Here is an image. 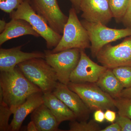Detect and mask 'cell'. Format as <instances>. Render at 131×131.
<instances>
[{
	"label": "cell",
	"instance_id": "cell-3",
	"mask_svg": "<svg viewBox=\"0 0 131 131\" xmlns=\"http://www.w3.org/2000/svg\"><path fill=\"white\" fill-rule=\"evenodd\" d=\"M77 14L74 7L70 9L62 38L56 47L51 50L52 52L56 53L69 49L85 50L90 48L88 34L79 20Z\"/></svg>",
	"mask_w": 131,
	"mask_h": 131
},
{
	"label": "cell",
	"instance_id": "cell-33",
	"mask_svg": "<svg viewBox=\"0 0 131 131\" xmlns=\"http://www.w3.org/2000/svg\"><path fill=\"white\" fill-rule=\"evenodd\" d=\"M7 24L6 21L3 20H0V32L1 33H2L6 28Z\"/></svg>",
	"mask_w": 131,
	"mask_h": 131
},
{
	"label": "cell",
	"instance_id": "cell-32",
	"mask_svg": "<svg viewBox=\"0 0 131 131\" xmlns=\"http://www.w3.org/2000/svg\"><path fill=\"white\" fill-rule=\"evenodd\" d=\"M26 130L28 131H38L37 128L34 122L31 120L27 127Z\"/></svg>",
	"mask_w": 131,
	"mask_h": 131
},
{
	"label": "cell",
	"instance_id": "cell-17",
	"mask_svg": "<svg viewBox=\"0 0 131 131\" xmlns=\"http://www.w3.org/2000/svg\"><path fill=\"white\" fill-rule=\"evenodd\" d=\"M31 118L38 131H63L59 129V125L56 118L44 103L32 112Z\"/></svg>",
	"mask_w": 131,
	"mask_h": 131
},
{
	"label": "cell",
	"instance_id": "cell-24",
	"mask_svg": "<svg viewBox=\"0 0 131 131\" xmlns=\"http://www.w3.org/2000/svg\"><path fill=\"white\" fill-rule=\"evenodd\" d=\"M24 0H0V9L5 13H11L17 9Z\"/></svg>",
	"mask_w": 131,
	"mask_h": 131
},
{
	"label": "cell",
	"instance_id": "cell-29",
	"mask_svg": "<svg viewBox=\"0 0 131 131\" xmlns=\"http://www.w3.org/2000/svg\"><path fill=\"white\" fill-rule=\"evenodd\" d=\"M101 131H121V129L119 124L115 122L105 129H102Z\"/></svg>",
	"mask_w": 131,
	"mask_h": 131
},
{
	"label": "cell",
	"instance_id": "cell-13",
	"mask_svg": "<svg viewBox=\"0 0 131 131\" xmlns=\"http://www.w3.org/2000/svg\"><path fill=\"white\" fill-rule=\"evenodd\" d=\"M25 45L10 49H0V71L13 70L19 64L30 59L39 58L45 59V53L39 51L24 52L21 51Z\"/></svg>",
	"mask_w": 131,
	"mask_h": 131
},
{
	"label": "cell",
	"instance_id": "cell-12",
	"mask_svg": "<svg viewBox=\"0 0 131 131\" xmlns=\"http://www.w3.org/2000/svg\"><path fill=\"white\" fill-rule=\"evenodd\" d=\"M81 17L92 23L107 25L113 18L108 0H82Z\"/></svg>",
	"mask_w": 131,
	"mask_h": 131
},
{
	"label": "cell",
	"instance_id": "cell-16",
	"mask_svg": "<svg viewBox=\"0 0 131 131\" xmlns=\"http://www.w3.org/2000/svg\"><path fill=\"white\" fill-rule=\"evenodd\" d=\"M44 103L49 108L60 125L66 121L77 120L74 113L52 93L43 94Z\"/></svg>",
	"mask_w": 131,
	"mask_h": 131
},
{
	"label": "cell",
	"instance_id": "cell-25",
	"mask_svg": "<svg viewBox=\"0 0 131 131\" xmlns=\"http://www.w3.org/2000/svg\"><path fill=\"white\" fill-rule=\"evenodd\" d=\"M115 122L120 126L121 131H131V119L130 118L118 114Z\"/></svg>",
	"mask_w": 131,
	"mask_h": 131
},
{
	"label": "cell",
	"instance_id": "cell-21",
	"mask_svg": "<svg viewBox=\"0 0 131 131\" xmlns=\"http://www.w3.org/2000/svg\"><path fill=\"white\" fill-rule=\"evenodd\" d=\"M98 122L94 119L89 121H77L76 120L70 121L69 131H101V128Z\"/></svg>",
	"mask_w": 131,
	"mask_h": 131
},
{
	"label": "cell",
	"instance_id": "cell-1",
	"mask_svg": "<svg viewBox=\"0 0 131 131\" xmlns=\"http://www.w3.org/2000/svg\"><path fill=\"white\" fill-rule=\"evenodd\" d=\"M0 88L2 90L3 100L13 114L31 95L42 92L25 77L17 66L13 70L1 71Z\"/></svg>",
	"mask_w": 131,
	"mask_h": 131
},
{
	"label": "cell",
	"instance_id": "cell-4",
	"mask_svg": "<svg viewBox=\"0 0 131 131\" xmlns=\"http://www.w3.org/2000/svg\"><path fill=\"white\" fill-rule=\"evenodd\" d=\"M9 15L12 19H21L30 24L45 40L47 49H54L60 42L62 35L50 27L46 21L34 10L27 0H24L18 7Z\"/></svg>",
	"mask_w": 131,
	"mask_h": 131
},
{
	"label": "cell",
	"instance_id": "cell-20",
	"mask_svg": "<svg viewBox=\"0 0 131 131\" xmlns=\"http://www.w3.org/2000/svg\"><path fill=\"white\" fill-rule=\"evenodd\" d=\"M13 114L9 106L3 100L2 90L0 88V131H10L9 117Z\"/></svg>",
	"mask_w": 131,
	"mask_h": 131
},
{
	"label": "cell",
	"instance_id": "cell-22",
	"mask_svg": "<svg viewBox=\"0 0 131 131\" xmlns=\"http://www.w3.org/2000/svg\"><path fill=\"white\" fill-rule=\"evenodd\" d=\"M112 70L124 88H131V66H120Z\"/></svg>",
	"mask_w": 131,
	"mask_h": 131
},
{
	"label": "cell",
	"instance_id": "cell-5",
	"mask_svg": "<svg viewBox=\"0 0 131 131\" xmlns=\"http://www.w3.org/2000/svg\"><path fill=\"white\" fill-rule=\"evenodd\" d=\"M81 21L88 34L91 43V54L93 58H96L98 52L106 45L131 36L130 28L115 29L108 27L105 25L89 22L84 19Z\"/></svg>",
	"mask_w": 131,
	"mask_h": 131
},
{
	"label": "cell",
	"instance_id": "cell-6",
	"mask_svg": "<svg viewBox=\"0 0 131 131\" xmlns=\"http://www.w3.org/2000/svg\"><path fill=\"white\" fill-rule=\"evenodd\" d=\"M68 86L80 96L91 111L112 110L115 107L114 98L103 91L96 83L70 82Z\"/></svg>",
	"mask_w": 131,
	"mask_h": 131
},
{
	"label": "cell",
	"instance_id": "cell-10",
	"mask_svg": "<svg viewBox=\"0 0 131 131\" xmlns=\"http://www.w3.org/2000/svg\"><path fill=\"white\" fill-rule=\"evenodd\" d=\"M107 69L95 63L87 56L84 50H81L80 61L71 73L70 81L75 83H96L101 75Z\"/></svg>",
	"mask_w": 131,
	"mask_h": 131
},
{
	"label": "cell",
	"instance_id": "cell-15",
	"mask_svg": "<svg viewBox=\"0 0 131 131\" xmlns=\"http://www.w3.org/2000/svg\"><path fill=\"white\" fill-rule=\"evenodd\" d=\"M26 35H32L36 37L40 36L27 21L21 19H12L0 34V45L13 39Z\"/></svg>",
	"mask_w": 131,
	"mask_h": 131
},
{
	"label": "cell",
	"instance_id": "cell-2",
	"mask_svg": "<svg viewBox=\"0 0 131 131\" xmlns=\"http://www.w3.org/2000/svg\"><path fill=\"white\" fill-rule=\"evenodd\" d=\"M24 75L43 94L52 93L58 82L56 71L45 59H30L17 65Z\"/></svg>",
	"mask_w": 131,
	"mask_h": 131
},
{
	"label": "cell",
	"instance_id": "cell-23",
	"mask_svg": "<svg viewBox=\"0 0 131 131\" xmlns=\"http://www.w3.org/2000/svg\"><path fill=\"white\" fill-rule=\"evenodd\" d=\"M115 105L118 110V114L131 119V98L119 97L114 99Z\"/></svg>",
	"mask_w": 131,
	"mask_h": 131
},
{
	"label": "cell",
	"instance_id": "cell-27",
	"mask_svg": "<svg viewBox=\"0 0 131 131\" xmlns=\"http://www.w3.org/2000/svg\"><path fill=\"white\" fill-rule=\"evenodd\" d=\"M105 119L108 122L113 123L116 120L117 115L116 113L111 109L106 110L105 113Z\"/></svg>",
	"mask_w": 131,
	"mask_h": 131
},
{
	"label": "cell",
	"instance_id": "cell-26",
	"mask_svg": "<svg viewBox=\"0 0 131 131\" xmlns=\"http://www.w3.org/2000/svg\"><path fill=\"white\" fill-rule=\"evenodd\" d=\"M122 22L126 28H131V0H130L129 6L124 17Z\"/></svg>",
	"mask_w": 131,
	"mask_h": 131
},
{
	"label": "cell",
	"instance_id": "cell-11",
	"mask_svg": "<svg viewBox=\"0 0 131 131\" xmlns=\"http://www.w3.org/2000/svg\"><path fill=\"white\" fill-rule=\"evenodd\" d=\"M52 93L74 113L78 121H87L89 119L91 110L77 94L69 88L68 85L58 81Z\"/></svg>",
	"mask_w": 131,
	"mask_h": 131
},
{
	"label": "cell",
	"instance_id": "cell-31",
	"mask_svg": "<svg viewBox=\"0 0 131 131\" xmlns=\"http://www.w3.org/2000/svg\"><path fill=\"white\" fill-rule=\"evenodd\" d=\"M72 3L73 7L76 10L77 13H80V7L82 0H70Z\"/></svg>",
	"mask_w": 131,
	"mask_h": 131
},
{
	"label": "cell",
	"instance_id": "cell-28",
	"mask_svg": "<svg viewBox=\"0 0 131 131\" xmlns=\"http://www.w3.org/2000/svg\"><path fill=\"white\" fill-rule=\"evenodd\" d=\"M94 119L98 123H102L105 119V113L103 110L99 109L95 110L94 114Z\"/></svg>",
	"mask_w": 131,
	"mask_h": 131
},
{
	"label": "cell",
	"instance_id": "cell-14",
	"mask_svg": "<svg viewBox=\"0 0 131 131\" xmlns=\"http://www.w3.org/2000/svg\"><path fill=\"white\" fill-rule=\"evenodd\" d=\"M42 92L31 95L14 112L13 118L10 124V131H19L28 115L44 103Z\"/></svg>",
	"mask_w": 131,
	"mask_h": 131
},
{
	"label": "cell",
	"instance_id": "cell-30",
	"mask_svg": "<svg viewBox=\"0 0 131 131\" xmlns=\"http://www.w3.org/2000/svg\"><path fill=\"white\" fill-rule=\"evenodd\" d=\"M120 97H124V98H129L131 99V87L124 89L121 94Z\"/></svg>",
	"mask_w": 131,
	"mask_h": 131
},
{
	"label": "cell",
	"instance_id": "cell-7",
	"mask_svg": "<svg viewBox=\"0 0 131 131\" xmlns=\"http://www.w3.org/2000/svg\"><path fill=\"white\" fill-rule=\"evenodd\" d=\"M81 50L69 49L56 53L44 51L45 59L56 71L59 82L66 85L70 82V75L80 61Z\"/></svg>",
	"mask_w": 131,
	"mask_h": 131
},
{
	"label": "cell",
	"instance_id": "cell-9",
	"mask_svg": "<svg viewBox=\"0 0 131 131\" xmlns=\"http://www.w3.org/2000/svg\"><path fill=\"white\" fill-rule=\"evenodd\" d=\"M29 2L34 10L50 27L59 34H63L68 17L61 11L57 0H30Z\"/></svg>",
	"mask_w": 131,
	"mask_h": 131
},
{
	"label": "cell",
	"instance_id": "cell-8",
	"mask_svg": "<svg viewBox=\"0 0 131 131\" xmlns=\"http://www.w3.org/2000/svg\"><path fill=\"white\" fill-rule=\"evenodd\" d=\"M96 58L99 63L108 69L131 66V36L117 45H106L98 52Z\"/></svg>",
	"mask_w": 131,
	"mask_h": 131
},
{
	"label": "cell",
	"instance_id": "cell-34",
	"mask_svg": "<svg viewBox=\"0 0 131 131\" xmlns=\"http://www.w3.org/2000/svg\"><path fill=\"white\" fill-rule=\"evenodd\" d=\"M27 1H28L30 2V0H27Z\"/></svg>",
	"mask_w": 131,
	"mask_h": 131
},
{
	"label": "cell",
	"instance_id": "cell-19",
	"mask_svg": "<svg viewBox=\"0 0 131 131\" xmlns=\"http://www.w3.org/2000/svg\"><path fill=\"white\" fill-rule=\"evenodd\" d=\"M130 0H108L109 7L114 18L118 23L122 21L126 12Z\"/></svg>",
	"mask_w": 131,
	"mask_h": 131
},
{
	"label": "cell",
	"instance_id": "cell-18",
	"mask_svg": "<svg viewBox=\"0 0 131 131\" xmlns=\"http://www.w3.org/2000/svg\"><path fill=\"white\" fill-rule=\"evenodd\" d=\"M96 84L114 99L120 97L121 92L124 89L112 69H107L101 75Z\"/></svg>",
	"mask_w": 131,
	"mask_h": 131
}]
</instances>
